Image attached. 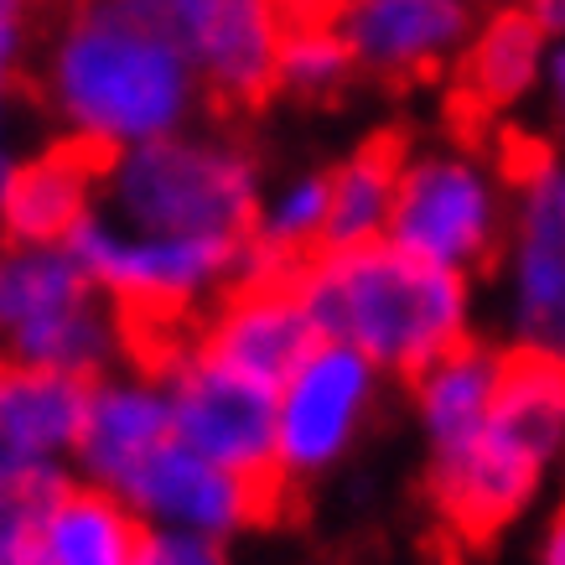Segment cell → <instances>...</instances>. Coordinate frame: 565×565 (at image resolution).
<instances>
[{
	"mask_svg": "<svg viewBox=\"0 0 565 565\" xmlns=\"http://www.w3.org/2000/svg\"><path fill=\"white\" fill-rule=\"evenodd\" d=\"M327 207H332L327 177H296V182L275 192L270 203H259L249 244L280 270L286 259H301L327 244Z\"/></svg>",
	"mask_w": 565,
	"mask_h": 565,
	"instance_id": "obj_23",
	"label": "cell"
},
{
	"mask_svg": "<svg viewBox=\"0 0 565 565\" xmlns=\"http://www.w3.org/2000/svg\"><path fill=\"white\" fill-rule=\"evenodd\" d=\"M94 280L68 244H11L0 249V338L6 348L47 327L52 317L94 301Z\"/></svg>",
	"mask_w": 565,
	"mask_h": 565,
	"instance_id": "obj_18",
	"label": "cell"
},
{
	"mask_svg": "<svg viewBox=\"0 0 565 565\" xmlns=\"http://www.w3.org/2000/svg\"><path fill=\"white\" fill-rule=\"evenodd\" d=\"M0 565H42V550H36V540H26V545H0Z\"/></svg>",
	"mask_w": 565,
	"mask_h": 565,
	"instance_id": "obj_29",
	"label": "cell"
},
{
	"mask_svg": "<svg viewBox=\"0 0 565 565\" xmlns=\"http://www.w3.org/2000/svg\"><path fill=\"white\" fill-rule=\"evenodd\" d=\"M99 207L146 234L244 244L259 218V172L234 140L182 130L136 151L104 156Z\"/></svg>",
	"mask_w": 565,
	"mask_h": 565,
	"instance_id": "obj_3",
	"label": "cell"
},
{
	"mask_svg": "<svg viewBox=\"0 0 565 565\" xmlns=\"http://www.w3.org/2000/svg\"><path fill=\"white\" fill-rule=\"evenodd\" d=\"M524 6H530V0H524Z\"/></svg>",
	"mask_w": 565,
	"mask_h": 565,
	"instance_id": "obj_33",
	"label": "cell"
},
{
	"mask_svg": "<svg viewBox=\"0 0 565 565\" xmlns=\"http://www.w3.org/2000/svg\"><path fill=\"white\" fill-rule=\"evenodd\" d=\"M104 156L68 140L52 151L17 161L11 192L0 207V228L11 244H68V234L99 207Z\"/></svg>",
	"mask_w": 565,
	"mask_h": 565,
	"instance_id": "obj_16",
	"label": "cell"
},
{
	"mask_svg": "<svg viewBox=\"0 0 565 565\" xmlns=\"http://www.w3.org/2000/svg\"><path fill=\"white\" fill-rule=\"evenodd\" d=\"M322 343L317 327H311L301 296H296L291 275L280 280H249L223 301V311L207 327L203 348L218 363H228L234 374L259 379L280 390L286 379L307 363V353Z\"/></svg>",
	"mask_w": 565,
	"mask_h": 565,
	"instance_id": "obj_13",
	"label": "cell"
},
{
	"mask_svg": "<svg viewBox=\"0 0 565 565\" xmlns=\"http://www.w3.org/2000/svg\"><path fill=\"white\" fill-rule=\"evenodd\" d=\"M167 32L218 99L255 104L275 88V57L291 0H151Z\"/></svg>",
	"mask_w": 565,
	"mask_h": 565,
	"instance_id": "obj_10",
	"label": "cell"
},
{
	"mask_svg": "<svg viewBox=\"0 0 565 565\" xmlns=\"http://www.w3.org/2000/svg\"><path fill=\"white\" fill-rule=\"evenodd\" d=\"M550 63V32L540 26L530 6L498 11L467 47L462 63V94L472 109H509L530 88L545 84Z\"/></svg>",
	"mask_w": 565,
	"mask_h": 565,
	"instance_id": "obj_19",
	"label": "cell"
},
{
	"mask_svg": "<svg viewBox=\"0 0 565 565\" xmlns=\"http://www.w3.org/2000/svg\"><path fill=\"white\" fill-rule=\"evenodd\" d=\"M172 436V405L161 379H94L73 457L94 488L120 498Z\"/></svg>",
	"mask_w": 565,
	"mask_h": 565,
	"instance_id": "obj_14",
	"label": "cell"
},
{
	"mask_svg": "<svg viewBox=\"0 0 565 565\" xmlns=\"http://www.w3.org/2000/svg\"><path fill=\"white\" fill-rule=\"evenodd\" d=\"M161 390L182 446L259 488L280 482V411H275L280 390L234 374L207 348H182L161 363Z\"/></svg>",
	"mask_w": 565,
	"mask_h": 565,
	"instance_id": "obj_6",
	"label": "cell"
},
{
	"mask_svg": "<svg viewBox=\"0 0 565 565\" xmlns=\"http://www.w3.org/2000/svg\"><path fill=\"white\" fill-rule=\"evenodd\" d=\"M509 322L519 353L565 363V161L555 156H534L519 182Z\"/></svg>",
	"mask_w": 565,
	"mask_h": 565,
	"instance_id": "obj_8",
	"label": "cell"
},
{
	"mask_svg": "<svg viewBox=\"0 0 565 565\" xmlns=\"http://www.w3.org/2000/svg\"><path fill=\"white\" fill-rule=\"evenodd\" d=\"M146 524L125 498L104 488H68L47 514L36 550L42 565H136Z\"/></svg>",
	"mask_w": 565,
	"mask_h": 565,
	"instance_id": "obj_20",
	"label": "cell"
},
{
	"mask_svg": "<svg viewBox=\"0 0 565 565\" xmlns=\"http://www.w3.org/2000/svg\"><path fill=\"white\" fill-rule=\"evenodd\" d=\"M73 259L84 265L94 291L120 301L136 317H172L198 307L207 291L228 280H244V249L249 239H177V234H146L94 207L68 234Z\"/></svg>",
	"mask_w": 565,
	"mask_h": 565,
	"instance_id": "obj_5",
	"label": "cell"
},
{
	"mask_svg": "<svg viewBox=\"0 0 565 565\" xmlns=\"http://www.w3.org/2000/svg\"><path fill=\"white\" fill-rule=\"evenodd\" d=\"M498 218H503V198H498L493 172L478 156L436 151L399 172L390 244L436 270L467 275L493 255Z\"/></svg>",
	"mask_w": 565,
	"mask_h": 565,
	"instance_id": "obj_7",
	"label": "cell"
},
{
	"mask_svg": "<svg viewBox=\"0 0 565 565\" xmlns=\"http://www.w3.org/2000/svg\"><path fill=\"white\" fill-rule=\"evenodd\" d=\"M379 369L348 343H317L280 394V478H317L359 436L363 415L374 405Z\"/></svg>",
	"mask_w": 565,
	"mask_h": 565,
	"instance_id": "obj_9",
	"label": "cell"
},
{
	"mask_svg": "<svg viewBox=\"0 0 565 565\" xmlns=\"http://www.w3.org/2000/svg\"><path fill=\"white\" fill-rule=\"evenodd\" d=\"M540 565H565V514L545 530V545H540Z\"/></svg>",
	"mask_w": 565,
	"mask_h": 565,
	"instance_id": "obj_28",
	"label": "cell"
},
{
	"mask_svg": "<svg viewBox=\"0 0 565 565\" xmlns=\"http://www.w3.org/2000/svg\"><path fill=\"white\" fill-rule=\"evenodd\" d=\"M353 47H348L338 11H311V6H291L286 36H280V57H275V88H286L296 99H332L348 84Z\"/></svg>",
	"mask_w": 565,
	"mask_h": 565,
	"instance_id": "obj_22",
	"label": "cell"
},
{
	"mask_svg": "<svg viewBox=\"0 0 565 565\" xmlns=\"http://www.w3.org/2000/svg\"><path fill=\"white\" fill-rule=\"evenodd\" d=\"M88 384L0 359V472L63 467L84 430Z\"/></svg>",
	"mask_w": 565,
	"mask_h": 565,
	"instance_id": "obj_15",
	"label": "cell"
},
{
	"mask_svg": "<svg viewBox=\"0 0 565 565\" xmlns=\"http://www.w3.org/2000/svg\"><path fill=\"white\" fill-rule=\"evenodd\" d=\"M136 565H228V555H223V540H207V534L146 530Z\"/></svg>",
	"mask_w": 565,
	"mask_h": 565,
	"instance_id": "obj_25",
	"label": "cell"
},
{
	"mask_svg": "<svg viewBox=\"0 0 565 565\" xmlns=\"http://www.w3.org/2000/svg\"><path fill=\"white\" fill-rule=\"evenodd\" d=\"M322 343H348L379 374H426L467 343V280L394 249H317L291 275Z\"/></svg>",
	"mask_w": 565,
	"mask_h": 565,
	"instance_id": "obj_2",
	"label": "cell"
},
{
	"mask_svg": "<svg viewBox=\"0 0 565 565\" xmlns=\"http://www.w3.org/2000/svg\"><path fill=\"white\" fill-rule=\"evenodd\" d=\"M11 172H17V161L0 151V207H6V192H11Z\"/></svg>",
	"mask_w": 565,
	"mask_h": 565,
	"instance_id": "obj_30",
	"label": "cell"
},
{
	"mask_svg": "<svg viewBox=\"0 0 565 565\" xmlns=\"http://www.w3.org/2000/svg\"><path fill=\"white\" fill-rule=\"evenodd\" d=\"M399 146L394 140H374L353 151L327 177L332 188V207H327V244L322 249H363V244L390 239L394 198H399Z\"/></svg>",
	"mask_w": 565,
	"mask_h": 565,
	"instance_id": "obj_21",
	"label": "cell"
},
{
	"mask_svg": "<svg viewBox=\"0 0 565 565\" xmlns=\"http://www.w3.org/2000/svg\"><path fill=\"white\" fill-rule=\"evenodd\" d=\"M47 99L68 140L120 156L182 136L203 78L151 0H84L52 42Z\"/></svg>",
	"mask_w": 565,
	"mask_h": 565,
	"instance_id": "obj_1",
	"label": "cell"
},
{
	"mask_svg": "<svg viewBox=\"0 0 565 565\" xmlns=\"http://www.w3.org/2000/svg\"><path fill=\"white\" fill-rule=\"evenodd\" d=\"M291 6H311V11H338L343 0H291Z\"/></svg>",
	"mask_w": 565,
	"mask_h": 565,
	"instance_id": "obj_32",
	"label": "cell"
},
{
	"mask_svg": "<svg viewBox=\"0 0 565 565\" xmlns=\"http://www.w3.org/2000/svg\"><path fill=\"white\" fill-rule=\"evenodd\" d=\"M565 451V363L509 359L493 420L462 462L436 467V498L446 519L472 540H488L524 509Z\"/></svg>",
	"mask_w": 565,
	"mask_h": 565,
	"instance_id": "obj_4",
	"label": "cell"
},
{
	"mask_svg": "<svg viewBox=\"0 0 565 565\" xmlns=\"http://www.w3.org/2000/svg\"><path fill=\"white\" fill-rule=\"evenodd\" d=\"M21 42H26V17H0V125H6V104H11V84H17Z\"/></svg>",
	"mask_w": 565,
	"mask_h": 565,
	"instance_id": "obj_26",
	"label": "cell"
},
{
	"mask_svg": "<svg viewBox=\"0 0 565 565\" xmlns=\"http://www.w3.org/2000/svg\"><path fill=\"white\" fill-rule=\"evenodd\" d=\"M32 11V0H0V17H26Z\"/></svg>",
	"mask_w": 565,
	"mask_h": 565,
	"instance_id": "obj_31",
	"label": "cell"
},
{
	"mask_svg": "<svg viewBox=\"0 0 565 565\" xmlns=\"http://www.w3.org/2000/svg\"><path fill=\"white\" fill-rule=\"evenodd\" d=\"M545 94H550V115H555V130H561V140H565V42H555V47H550Z\"/></svg>",
	"mask_w": 565,
	"mask_h": 565,
	"instance_id": "obj_27",
	"label": "cell"
},
{
	"mask_svg": "<svg viewBox=\"0 0 565 565\" xmlns=\"http://www.w3.org/2000/svg\"><path fill=\"white\" fill-rule=\"evenodd\" d=\"M63 493H68L63 467H11V472H0V545L36 540Z\"/></svg>",
	"mask_w": 565,
	"mask_h": 565,
	"instance_id": "obj_24",
	"label": "cell"
},
{
	"mask_svg": "<svg viewBox=\"0 0 565 565\" xmlns=\"http://www.w3.org/2000/svg\"><path fill=\"white\" fill-rule=\"evenodd\" d=\"M353 63L379 78H426L467 42V0H343L338 6Z\"/></svg>",
	"mask_w": 565,
	"mask_h": 565,
	"instance_id": "obj_12",
	"label": "cell"
},
{
	"mask_svg": "<svg viewBox=\"0 0 565 565\" xmlns=\"http://www.w3.org/2000/svg\"><path fill=\"white\" fill-rule=\"evenodd\" d=\"M509 359H498L493 348L462 343L446 359H436L420 374L415 405H420V430L430 441V467L462 462L467 451L482 441V430L493 420L498 390H503Z\"/></svg>",
	"mask_w": 565,
	"mask_h": 565,
	"instance_id": "obj_17",
	"label": "cell"
},
{
	"mask_svg": "<svg viewBox=\"0 0 565 565\" xmlns=\"http://www.w3.org/2000/svg\"><path fill=\"white\" fill-rule=\"evenodd\" d=\"M120 498L136 509L146 530H188L207 534V540H228V534L249 530L270 509V488L207 462L203 451L182 446L177 436L140 467Z\"/></svg>",
	"mask_w": 565,
	"mask_h": 565,
	"instance_id": "obj_11",
	"label": "cell"
}]
</instances>
